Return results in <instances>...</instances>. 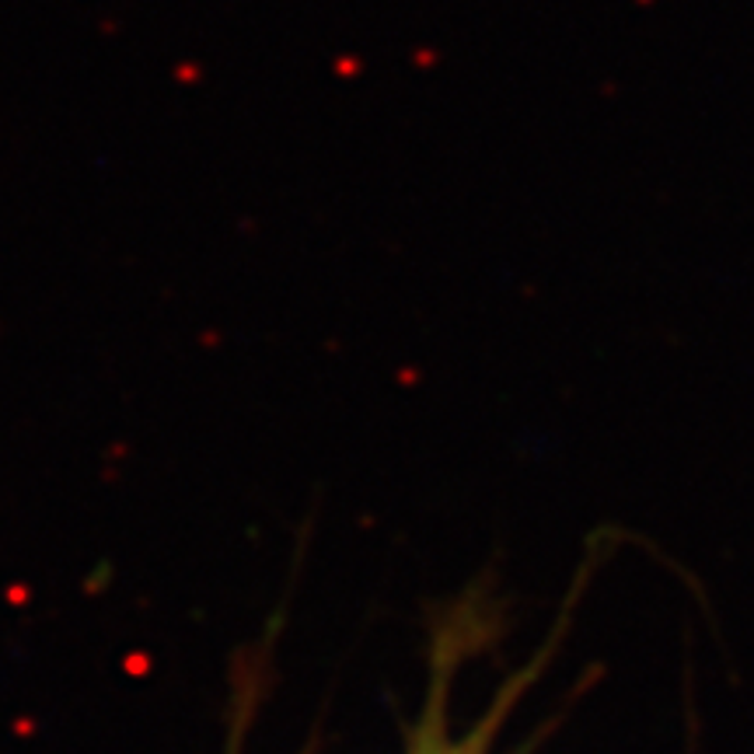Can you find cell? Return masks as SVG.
Returning a JSON list of instances; mask_svg holds the SVG:
<instances>
[{"mask_svg":"<svg viewBox=\"0 0 754 754\" xmlns=\"http://www.w3.org/2000/svg\"><path fill=\"white\" fill-rule=\"evenodd\" d=\"M451 670L454 660L448 654V664H440L433 670V685H430V698L427 709L420 716L409 741V754H486L489 737H492V723L479 726V731L454 737L451 734V719H448V685H451Z\"/></svg>","mask_w":754,"mask_h":754,"instance_id":"1","label":"cell"}]
</instances>
